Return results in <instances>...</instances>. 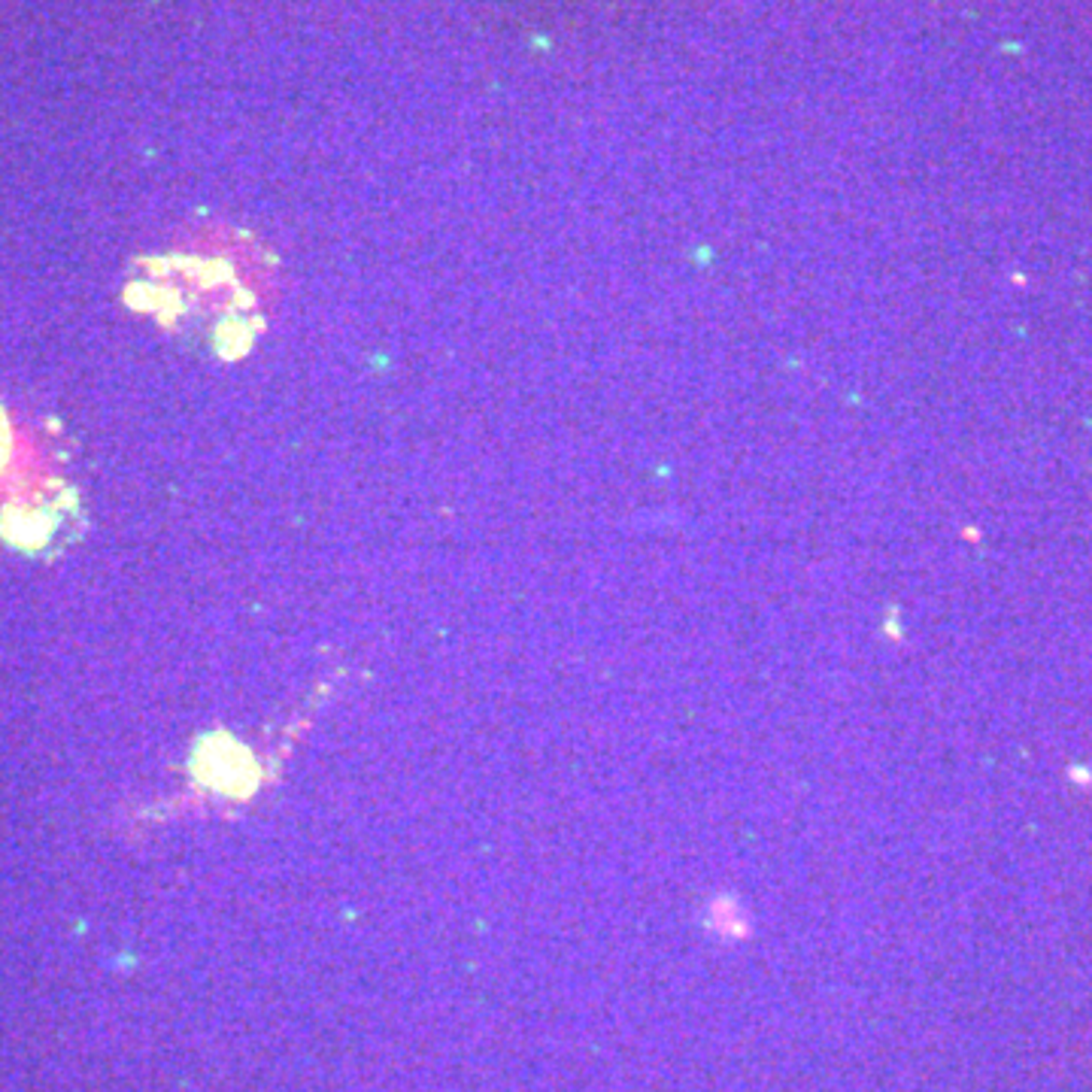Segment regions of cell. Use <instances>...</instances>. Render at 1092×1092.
Wrapping results in <instances>:
<instances>
[{"instance_id": "cell-1", "label": "cell", "mask_w": 1092, "mask_h": 1092, "mask_svg": "<svg viewBox=\"0 0 1092 1092\" xmlns=\"http://www.w3.org/2000/svg\"><path fill=\"white\" fill-rule=\"evenodd\" d=\"M243 749H225V752H210L206 759H213V771H203V777L210 780L213 786H222V789H231V792H240V777H243Z\"/></svg>"}, {"instance_id": "cell-2", "label": "cell", "mask_w": 1092, "mask_h": 1092, "mask_svg": "<svg viewBox=\"0 0 1092 1092\" xmlns=\"http://www.w3.org/2000/svg\"><path fill=\"white\" fill-rule=\"evenodd\" d=\"M7 458H9V425H7L4 410H0V470H4Z\"/></svg>"}]
</instances>
